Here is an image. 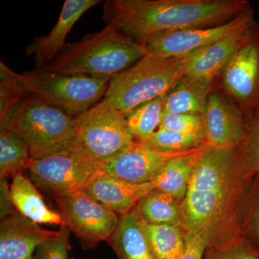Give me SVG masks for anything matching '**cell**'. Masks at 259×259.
<instances>
[{
	"mask_svg": "<svg viewBox=\"0 0 259 259\" xmlns=\"http://www.w3.org/2000/svg\"><path fill=\"white\" fill-rule=\"evenodd\" d=\"M210 148H212L204 143L190 153L168 162L151 181L154 190L170 194L183 202L195 166Z\"/></svg>",
	"mask_w": 259,
	"mask_h": 259,
	"instance_id": "ac0fdd59",
	"label": "cell"
},
{
	"mask_svg": "<svg viewBox=\"0 0 259 259\" xmlns=\"http://www.w3.org/2000/svg\"><path fill=\"white\" fill-rule=\"evenodd\" d=\"M9 129L26 141L31 158L39 159L72 142L77 123L74 116L28 95L17 107Z\"/></svg>",
	"mask_w": 259,
	"mask_h": 259,
	"instance_id": "5b68a950",
	"label": "cell"
},
{
	"mask_svg": "<svg viewBox=\"0 0 259 259\" xmlns=\"http://www.w3.org/2000/svg\"><path fill=\"white\" fill-rule=\"evenodd\" d=\"M186 56L163 58L146 54L110 79L103 100L126 115L139 105L168 93L185 75Z\"/></svg>",
	"mask_w": 259,
	"mask_h": 259,
	"instance_id": "277c9868",
	"label": "cell"
},
{
	"mask_svg": "<svg viewBox=\"0 0 259 259\" xmlns=\"http://www.w3.org/2000/svg\"><path fill=\"white\" fill-rule=\"evenodd\" d=\"M82 190L112 212L125 215L135 208L141 199L154 190V186L151 182L130 183L97 170Z\"/></svg>",
	"mask_w": 259,
	"mask_h": 259,
	"instance_id": "5bb4252c",
	"label": "cell"
},
{
	"mask_svg": "<svg viewBox=\"0 0 259 259\" xmlns=\"http://www.w3.org/2000/svg\"><path fill=\"white\" fill-rule=\"evenodd\" d=\"M62 224L77 237L83 249H93L102 241L108 243L120 217L99 203L82 189L54 197Z\"/></svg>",
	"mask_w": 259,
	"mask_h": 259,
	"instance_id": "9c48e42d",
	"label": "cell"
},
{
	"mask_svg": "<svg viewBox=\"0 0 259 259\" xmlns=\"http://www.w3.org/2000/svg\"><path fill=\"white\" fill-rule=\"evenodd\" d=\"M31 158L26 141L11 129L0 131V178H14Z\"/></svg>",
	"mask_w": 259,
	"mask_h": 259,
	"instance_id": "603a6c76",
	"label": "cell"
},
{
	"mask_svg": "<svg viewBox=\"0 0 259 259\" xmlns=\"http://www.w3.org/2000/svg\"><path fill=\"white\" fill-rule=\"evenodd\" d=\"M10 191L15 209L24 217L37 224H62L60 214L48 207L36 187L23 173L13 178Z\"/></svg>",
	"mask_w": 259,
	"mask_h": 259,
	"instance_id": "44dd1931",
	"label": "cell"
},
{
	"mask_svg": "<svg viewBox=\"0 0 259 259\" xmlns=\"http://www.w3.org/2000/svg\"><path fill=\"white\" fill-rule=\"evenodd\" d=\"M167 94L145 102L125 115L130 132L137 141L144 142L159 129Z\"/></svg>",
	"mask_w": 259,
	"mask_h": 259,
	"instance_id": "cb8c5ba5",
	"label": "cell"
},
{
	"mask_svg": "<svg viewBox=\"0 0 259 259\" xmlns=\"http://www.w3.org/2000/svg\"><path fill=\"white\" fill-rule=\"evenodd\" d=\"M241 236L259 249V173L247 186L240 213Z\"/></svg>",
	"mask_w": 259,
	"mask_h": 259,
	"instance_id": "4316f807",
	"label": "cell"
},
{
	"mask_svg": "<svg viewBox=\"0 0 259 259\" xmlns=\"http://www.w3.org/2000/svg\"><path fill=\"white\" fill-rule=\"evenodd\" d=\"M247 30L225 37L186 56L185 75L211 81L221 76Z\"/></svg>",
	"mask_w": 259,
	"mask_h": 259,
	"instance_id": "e0dca14e",
	"label": "cell"
},
{
	"mask_svg": "<svg viewBox=\"0 0 259 259\" xmlns=\"http://www.w3.org/2000/svg\"><path fill=\"white\" fill-rule=\"evenodd\" d=\"M108 243L117 259H156L141 221L134 210L120 215Z\"/></svg>",
	"mask_w": 259,
	"mask_h": 259,
	"instance_id": "d6986e66",
	"label": "cell"
},
{
	"mask_svg": "<svg viewBox=\"0 0 259 259\" xmlns=\"http://www.w3.org/2000/svg\"><path fill=\"white\" fill-rule=\"evenodd\" d=\"M0 213L1 220L7 216L18 212L15 209L10 195V185L7 179H1L0 183Z\"/></svg>",
	"mask_w": 259,
	"mask_h": 259,
	"instance_id": "836d02e7",
	"label": "cell"
},
{
	"mask_svg": "<svg viewBox=\"0 0 259 259\" xmlns=\"http://www.w3.org/2000/svg\"><path fill=\"white\" fill-rule=\"evenodd\" d=\"M146 55L144 46L106 25L101 31L85 35L79 41L66 44L47 65L60 74H81L111 79Z\"/></svg>",
	"mask_w": 259,
	"mask_h": 259,
	"instance_id": "3957f363",
	"label": "cell"
},
{
	"mask_svg": "<svg viewBox=\"0 0 259 259\" xmlns=\"http://www.w3.org/2000/svg\"><path fill=\"white\" fill-rule=\"evenodd\" d=\"M250 8L247 0H108L102 18L142 45L161 32L222 25Z\"/></svg>",
	"mask_w": 259,
	"mask_h": 259,
	"instance_id": "7a4b0ae2",
	"label": "cell"
},
{
	"mask_svg": "<svg viewBox=\"0 0 259 259\" xmlns=\"http://www.w3.org/2000/svg\"><path fill=\"white\" fill-rule=\"evenodd\" d=\"M100 3V0H66L59 20L49 35L36 37L25 48V54L33 56L37 68L54 60L66 47V36L76 22L88 10Z\"/></svg>",
	"mask_w": 259,
	"mask_h": 259,
	"instance_id": "2e32d148",
	"label": "cell"
},
{
	"mask_svg": "<svg viewBox=\"0 0 259 259\" xmlns=\"http://www.w3.org/2000/svg\"><path fill=\"white\" fill-rule=\"evenodd\" d=\"M76 117L75 144L96 163L116 157L134 142L125 115L105 100Z\"/></svg>",
	"mask_w": 259,
	"mask_h": 259,
	"instance_id": "52a82bcc",
	"label": "cell"
},
{
	"mask_svg": "<svg viewBox=\"0 0 259 259\" xmlns=\"http://www.w3.org/2000/svg\"><path fill=\"white\" fill-rule=\"evenodd\" d=\"M237 160L249 178L259 173V107L246 120L244 137L236 148Z\"/></svg>",
	"mask_w": 259,
	"mask_h": 259,
	"instance_id": "83f0119b",
	"label": "cell"
},
{
	"mask_svg": "<svg viewBox=\"0 0 259 259\" xmlns=\"http://www.w3.org/2000/svg\"><path fill=\"white\" fill-rule=\"evenodd\" d=\"M144 144L161 152L190 151L204 144V135H188L158 129Z\"/></svg>",
	"mask_w": 259,
	"mask_h": 259,
	"instance_id": "f1b7e54d",
	"label": "cell"
},
{
	"mask_svg": "<svg viewBox=\"0 0 259 259\" xmlns=\"http://www.w3.org/2000/svg\"><path fill=\"white\" fill-rule=\"evenodd\" d=\"M203 259H259V249L241 236L207 245Z\"/></svg>",
	"mask_w": 259,
	"mask_h": 259,
	"instance_id": "f546056e",
	"label": "cell"
},
{
	"mask_svg": "<svg viewBox=\"0 0 259 259\" xmlns=\"http://www.w3.org/2000/svg\"><path fill=\"white\" fill-rule=\"evenodd\" d=\"M37 188L53 197L82 189L98 163L88 158L74 140L67 146L45 157L30 158L26 166Z\"/></svg>",
	"mask_w": 259,
	"mask_h": 259,
	"instance_id": "ba28073f",
	"label": "cell"
},
{
	"mask_svg": "<svg viewBox=\"0 0 259 259\" xmlns=\"http://www.w3.org/2000/svg\"><path fill=\"white\" fill-rule=\"evenodd\" d=\"M70 231L61 224L58 234L37 247L33 259H69Z\"/></svg>",
	"mask_w": 259,
	"mask_h": 259,
	"instance_id": "1f68e13d",
	"label": "cell"
},
{
	"mask_svg": "<svg viewBox=\"0 0 259 259\" xmlns=\"http://www.w3.org/2000/svg\"><path fill=\"white\" fill-rule=\"evenodd\" d=\"M28 95L20 74L0 62V129H9L17 107Z\"/></svg>",
	"mask_w": 259,
	"mask_h": 259,
	"instance_id": "484cf974",
	"label": "cell"
},
{
	"mask_svg": "<svg viewBox=\"0 0 259 259\" xmlns=\"http://www.w3.org/2000/svg\"><path fill=\"white\" fill-rule=\"evenodd\" d=\"M208 245L207 238L187 231L185 235V248L180 259H203Z\"/></svg>",
	"mask_w": 259,
	"mask_h": 259,
	"instance_id": "d6a6232c",
	"label": "cell"
},
{
	"mask_svg": "<svg viewBox=\"0 0 259 259\" xmlns=\"http://www.w3.org/2000/svg\"><path fill=\"white\" fill-rule=\"evenodd\" d=\"M20 77L28 95L74 117L99 103L110 81L87 75L58 74L46 66L25 71Z\"/></svg>",
	"mask_w": 259,
	"mask_h": 259,
	"instance_id": "8992f818",
	"label": "cell"
},
{
	"mask_svg": "<svg viewBox=\"0 0 259 259\" xmlns=\"http://www.w3.org/2000/svg\"><path fill=\"white\" fill-rule=\"evenodd\" d=\"M141 223L156 259L181 258L187 231L170 225H151L142 221Z\"/></svg>",
	"mask_w": 259,
	"mask_h": 259,
	"instance_id": "d4e9b609",
	"label": "cell"
},
{
	"mask_svg": "<svg viewBox=\"0 0 259 259\" xmlns=\"http://www.w3.org/2000/svg\"><path fill=\"white\" fill-rule=\"evenodd\" d=\"M192 150L176 153L161 152L143 142L134 141L118 156L98 163V170L130 183H148L157 176L168 162Z\"/></svg>",
	"mask_w": 259,
	"mask_h": 259,
	"instance_id": "7c38bea8",
	"label": "cell"
},
{
	"mask_svg": "<svg viewBox=\"0 0 259 259\" xmlns=\"http://www.w3.org/2000/svg\"><path fill=\"white\" fill-rule=\"evenodd\" d=\"M221 78L227 95L247 120L259 107V23L245 32Z\"/></svg>",
	"mask_w": 259,
	"mask_h": 259,
	"instance_id": "30bf717a",
	"label": "cell"
},
{
	"mask_svg": "<svg viewBox=\"0 0 259 259\" xmlns=\"http://www.w3.org/2000/svg\"><path fill=\"white\" fill-rule=\"evenodd\" d=\"M213 81L184 75L167 94L165 112L204 115Z\"/></svg>",
	"mask_w": 259,
	"mask_h": 259,
	"instance_id": "ffe728a7",
	"label": "cell"
},
{
	"mask_svg": "<svg viewBox=\"0 0 259 259\" xmlns=\"http://www.w3.org/2000/svg\"><path fill=\"white\" fill-rule=\"evenodd\" d=\"M203 118L204 143L211 148L233 149L244 137V115L222 94H210Z\"/></svg>",
	"mask_w": 259,
	"mask_h": 259,
	"instance_id": "4fadbf2b",
	"label": "cell"
},
{
	"mask_svg": "<svg viewBox=\"0 0 259 259\" xmlns=\"http://www.w3.org/2000/svg\"><path fill=\"white\" fill-rule=\"evenodd\" d=\"M57 234L18 212L13 213L0 223V259H33L37 247Z\"/></svg>",
	"mask_w": 259,
	"mask_h": 259,
	"instance_id": "9a60e30c",
	"label": "cell"
},
{
	"mask_svg": "<svg viewBox=\"0 0 259 259\" xmlns=\"http://www.w3.org/2000/svg\"><path fill=\"white\" fill-rule=\"evenodd\" d=\"M71 259H74V258H71Z\"/></svg>",
	"mask_w": 259,
	"mask_h": 259,
	"instance_id": "e575fe53",
	"label": "cell"
},
{
	"mask_svg": "<svg viewBox=\"0 0 259 259\" xmlns=\"http://www.w3.org/2000/svg\"><path fill=\"white\" fill-rule=\"evenodd\" d=\"M255 23L252 8L217 26L186 29L156 34L142 44L146 54L155 57H183L190 53L235 34L245 31Z\"/></svg>",
	"mask_w": 259,
	"mask_h": 259,
	"instance_id": "8fae6325",
	"label": "cell"
},
{
	"mask_svg": "<svg viewBox=\"0 0 259 259\" xmlns=\"http://www.w3.org/2000/svg\"><path fill=\"white\" fill-rule=\"evenodd\" d=\"M250 180L236 148H210L195 166L182 202L186 231L204 236L208 245L242 236L240 213Z\"/></svg>",
	"mask_w": 259,
	"mask_h": 259,
	"instance_id": "6da1fadb",
	"label": "cell"
},
{
	"mask_svg": "<svg viewBox=\"0 0 259 259\" xmlns=\"http://www.w3.org/2000/svg\"><path fill=\"white\" fill-rule=\"evenodd\" d=\"M160 129L188 135H204L202 115L163 112Z\"/></svg>",
	"mask_w": 259,
	"mask_h": 259,
	"instance_id": "4dcf8cb0",
	"label": "cell"
},
{
	"mask_svg": "<svg viewBox=\"0 0 259 259\" xmlns=\"http://www.w3.org/2000/svg\"><path fill=\"white\" fill-rule=\"evenodd\" d=\"M133 210L141 221L148 224L170 225L186 231L182 202L161 191L150 192Z\"/></svg>",
	"mask_w": 259,
	"mask_h": 259,
	"instance_id": "7402d4cb",
	"label": "cell"
}]
</instances>
